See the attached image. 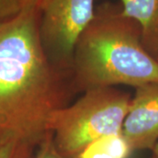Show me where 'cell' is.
<instances>
[{
    "label": "cell",
    "instance_id": "obj_3",
    "mask_svg": "<svg viewBox=\"0 0 158 158\" xmlns=\"http://www.w3.org/2000/svg\"><path fill=\"white\" fill-rule=\"evenodd\" d=\"M129 93L115 87L85 90L73 104L51 114L48 130L57 150L67 158H78L85 148L103 136L122 133L130 107Z\"/></svg>",
    "mask_w": 158,
    "mask_h": 158
},
{
    "label": "cell",
    "instance_id": "obj_11",
    "mask_svg": "<svg viewBox=\"0 0 158 158\" xmlns=\"http://www.w3.org/2000/svg\"><path fill=\"white\" fill-rule=\"evenodd\" d=\"M150 158H158V141L151 149V157Z\"/></svg>",
    "mask_w": 158,
    "mask_h": 158
},
{
    "label": "cell",
    "instance_id": "obj_10",
    "mask_svg": "<svg viewBox=\"0 0 158 158\" xmlns=\"http://www.w3.org/2000/svg\"><path fill=\"white\" fill-rule=\"evenodd\" d=\"M34 158H67L57 150L54 143L53 135L48 132L45 138L39 144Z\"/></svg>",
    "mask_w": 158,
    "mask_h": 158
},
{
    "label": "cell",
    "instance_id": "obj_8",
    "mask_svg": "<svg viewBox=\"0 0 158 158\" xmlns=\"http://www.w3.org/2000/svg\"><path fill=\"white\" fill-rule=\"evenodd\" d=\"M38 146L24 141H10L0 146V158H34Z\"/></svg>",
    "mask_w": 158,
    "mask_h": 158
},
{
    "label": "cell",
    "instance_id": "obj_7",
    "mask_svg": "<svg viewBox=\"0 0 158 158\" xmlns=\"http://www.w3.org/2000/svg\"><path fill=\"white\" fill-rule=\"evenodd\" d=\"M133 152L122 133L103 136L85 148L78 158H128Z\"/></svg>",
    "mask_w": 158,
    "mask_h": 158
},
{
    "label": "cell",
    "instance_id": "obj_9",
    "mask_svg": "<svg viewBox=\"0 0 158 158\" xmlns=\"http://www.w3.org/2000/svg\"><path fill=\"white\" fill-rule=\"evenodd\" d=\"M38 0H0V22L18 16L29 6Z\"/></svg>",
    "mask_w": 158,
    "mask_h": 158
},
{
    "label": "cell",
    "instance_id": "obj_5",
    "mask_svg": "<svg viewBox=\"0 0 158 158\" xmlns=\"http://www.w3.org/2000/svg\"><path fill=\"white\" fill-rule=\"evenodd\" d=\"M135 89L122 135L132 151L151 150L158 141V83Z\"/></svg>",
    "mask_w": 158,
    "mask_h": 158
},
{
    "label": "cell",
    "instance_id": "obj_1",
    "mask_svg": "<svg viewBox=\"0 0 158 158\" xmlns=\"http://www.w3.org/2000/svg\"><path fill=\"white\" fill-rule=\"evenodd\" d=\"M39 3L0 22V146H39L49 132L51 114L76 93L70 72L55 65L42 48Z\"/></svg>",
    "mask_w": 158,
    "mask_h": 158
},
{
    "label": "cell",
    "instance_id": "obj_4",
    "mask_svg": "<svg viewBox=\"0 0 158 158\" xmlns=\"http://www.w3.org/2000/svg\"><path fill=\"white\" fill-rule=\"evenodd\" d=\"M95 10V0H40V40L57 67L70 72L75 45Z\"/></svg>",
    "mask_w": 158,
    "mask_h": 158
},
{
    "label": "cell",
    "instance_id": "obj_6",
    "mask_svg": "<svg viewBox=\"0 0 158 158\" xmlns=\"http://www.w3.org/2000/svg\"><path fill=\"white\" fill-rule=\"evenodd\" d=\"M119 1L122 14L138 23L143 48L158 62V0Z\"/></svg>",
    "mask_w": 158,
    "mask_h": 158
},
{
    "label": "cell",
    "instance_id": "obj_2",
    "mask_svg": "<svg viewBox=\"0 0 158 158\" xmlns=\"http://www.w3.org/2000/svg\"><path fill=\"white\" fill-rule=\"evenodd\" d=\"M70 76L76 92L158 83V62L143 48L141 29L120 8L106 3L74 48Z\"/></svg>",
    "mask_w": 158,
    "mask_h": 158
}]
</instances>
